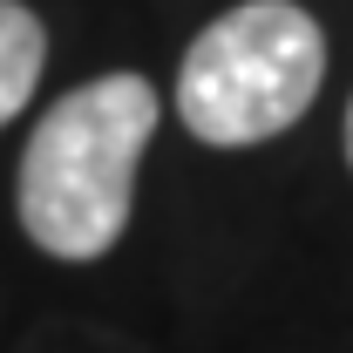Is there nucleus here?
<instances>
[{
  "label": "nucleus",
  "instance_id": "7ed1b4c3",
  "mask_svg": "<svg viewBox=\"0 0 353 353\" xmlns=\"http://www.w3.org/2000/svg\"><path fill=\"white\" fill-rule=\"evenodd\" d=\"M48 68V28L28 0H0V130L34 102Z\"/></svg>",
  "mask_w": 353,
  "mask_h": 353
},
{
  "label": "nucleus",
  "instance_id": "20e7f679",
  "mask_svg": "<svg viewBox=\"0 0 353 353\" xmlns=\"http://www.w3.org/2000/svg\"><path fill=\"white\" fill-rule=\"evenodd\" d=\"M347 163H353V102H347Z\"/></svg>",
  "mask_w": 353,
  "mask_h": 353
},
{
  "label": "nucleus",
  "instance_id": "f03ea898",
  "mask_svg": "<svg viewBox=\"0 0 353 353\" xmlns=\"http://www.w3.org/2000/svg\"><path fill=\"white\" fill-rule=\"evenodd\" d=\"M326 82V34L299 0H238L183 48L176 116L211 150L285 136Z\"/></svg>",
  "mask_w": 353,
  "mask_h": 353
},
{
  "label": "nucleus",
  "instance_id": "f257e3e1",
  "mask_svg": "<svg viewBox=\"0 0 353 353\" xmlns=\"http://www.w3.org/2000/svg\"><path fill=\"white\" fill-rule=\"evenodd\" d=\"M157 82H143L136 68L95 75L68 88L61 102H48L21 150V231L61 265L109 259L116 238L130 231L136 211V170L143 150L157 143Z\"/></svg>",
  "mask_w": 353,
  "mask_h": 353
}]
</instances>
